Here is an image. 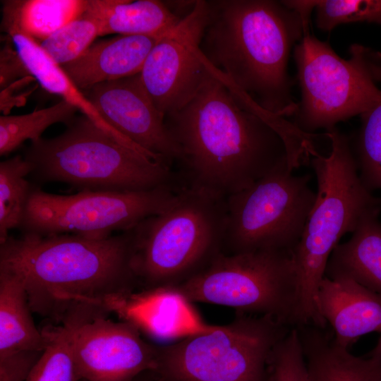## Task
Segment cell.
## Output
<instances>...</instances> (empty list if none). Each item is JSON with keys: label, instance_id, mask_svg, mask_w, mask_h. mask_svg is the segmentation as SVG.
Masks as SVG:
<instances>
[{"label": "cell", "instance_id": "d6986e66", "mask_svg": "<svg viewBox=\"0 0 381 381\" xmlns=\"http://www.w3.org/2000/svg\"><path fill=\"white\" fill-rule=\"evenodd\" d=\"M380 214L365 215L351 238L334 248L327 263L325 277L351 279L381 296Z\"/></svg>", "mask_w": 381, "mask_h": 381}, {"label": "cell", "instance_id": "f1b7e54d", "mask_svg": "<svg viewBox=\"0 0 381 381\" xmlns=\"http://www.w3.org/2000/svg\"><path fill=\"white\" fill-rule=\"evenodd\" d=\"M314 10L316 26L325 32L351 23L381 25V0H314Z\"/></svg>", "mask_w": 381, "mask_h": 381}, {"label": "cell", "instance_id": "ac0fdd59", "mask_svg": "<svg viewBox=\"0 0 381 381\" xmlns=\"http://www.w3.org/2000/svg\"><path fill=\"white\" fill-rule=\"evenodd\" d=\"M310 381H381V360L356 356L326 327H296Z\"/></svg>", "mask_w": 381, "mask_h": 381}, {"label": "cell", "instance_id": "3957f363", "mask_svg": "<svg viewBox=\"0 0 381 381\" xmlns=\"http://www.w3.org/2000/svg\"><path fill=\"white\" fill-rule=\"evenodd\" d=\"M200 43L208 61L267 111L297 108L289 74L291 52L310 19L290 0H210Z\"/></svg>", "mask_w": 381, "mask_h": 381}, {"label": "cell", "instance_id": "f546056e", "mask_svg": "<svg viewBox=\"0 0 381 381\" xmlns=\"http://www.w3.org/2000/svg\"><path fill=\"white\" fill-rule=\"evenodd\" d=\"M267 381H310L296 327L274 348L268 363Z\"/></svg>", "mask_w": 381, "mask_h": 381}, {"label": "cell", "instance_id": "7402d4cb", "mask_svg": "<svg viewBox=\"0 0 381 381\" xmlns=\"http://www.w3.org/2000/svg\"><path fill=\"white\" fill-rule=\"evenodd\" d=\"M32 312L21 282L0 270V357L44 351L47 337L36 327Z\"/></svg>", "mask_w": 381, "mask_h": 381}, {"label": "cell", "instance_id": "484cf974", "mask_svg": "<svg viewBox=\"0 0 381 381\" xmlns=\"http://www.w3.org/2000/svg\"><path fill=\"white\" fill-rule=\"evenodd\" d=\"M74 321L47 327V346L25 381H80L73 359L71 339Z\"/></svg>", "mask_w": 381, "mask_h": 381}, {"label": "cell", "instance_id": "9c48e42d", "mask_svg": "<svg viewBox=\"0 0 381 381\" xmlns=\"http://www.w3.org/2000/svg\"><path fill=\"white\" fill-rule=\"evenodd\" d=\"M291 328L241 313L214 331L158 346L153 373L163 381H267L271 353Z\"/></svg>", "mask_w": 381, "mask_h": 381}, {"label": "cell", "instance_id": "836d02e7", "mask_svg": "<svg viewBox=\"0 0 381 381\" xmlns=\"http://www.w3.org/2000/svg\"><path fill=\"white\" fill-rule=\"evenodd\" d=\"M133 381H163V380L159 379L152 371H147L140 375Z\"/></svg>", "mask_w": 381, "mask_h": 381}, {"label": "cell", "instance_id": "8fae6325", "mask_svg": "<svg viewBox=\"0 0 381 381\" xmlns=\"http://www.w3.org/2000/svg\"><path fill=\"white\" fill-rule=\"evenodd\" d=\"M179 188L165 186L137 192L80 190L71 195L44 191L32 184L20 234H76L102 239L135 227L164 210Z\"/></svg>", "mask_w": 381, "mask_h": 381}, {"label": "cell", "instance_id": "7a4b0ae2", "mask_svg": "<svg viewBox=\"0 0 381 381\" xmlns=\"http://www.w3.org/2000/svg\"><path fill=\"white\" fill-rule=\"evenodd\" d=\"M133 252V228L102 239L20 234L0 244V270L21 282L33 313L61 324L107 316L108 301L139 288Z\"/></svg>", "mask_w": 381, "mask_h": 381}, {"label": "cell", "instance_id": "e575fe53", "mask_svg": "<svg viewBox=\"0 0 381 381\" xmlns=\"http://www.w3.org/2000/svg\"><path fill=\"white\" fill-rule=\"evenodd\" d=\"M366 357L381 360V335L375 346L367 353Z\"/></svg>", "mask_w": 381, "mask_h": 381}, {"label": "cell", "instance_id": "6da1fadb", "mask_svg": "<svg viewBox=\"0 0 381 381\" xmlns=\"http://www.w3.org/2000/svg\"><path fill=\"white\" fill-rule=\"evenodd\" d=\"M210 64L212 75L195 96L164 116L179 150L182 187L226 199L277 169L294 171L310 161L291 121L243 105Z\"/></svg>", "mask_w": 381, "mask_h": 381}, {"label": "cell", "instance_id": "277c9868", "mask_svg": "<svg viewBox=\"0 0 381 381\" xmlns=\"http://www.w3.org/2000/svg\"><path fill=\"white\" fill-rule=\"evenodd\" d=\"M331 150L317 151L310 162L318 190L301 238L293 251L298 281L299 326L327 327L317 308L319 285L327 261L341 238L352 233L367 214L381 212V198L363 184L353 155L350 138L337 127L326 131Z\"/></svg>", "mask_w": 381, "mask_h": 381}, {"label": "cell", "instance_id": "83f0119b", "mask_svg": "<svg viewBox=\"0 0 381 381\" xmlns=\"http://www.w3.org/2000/svg\"><path fill=\"white\" fill-rule=\"evenodd\" d=\"M99 36L97 20L85 10L39 42L45 53L62 66L80 57Z\"/></svg>", "mask_w": 381, "mask_h": 381}, {"label": "cell", "instance_id": "ba28073f", "mask_svg": "<svg viewBox=\"0 0 381 381\" xmlns=\"http://www.w3.org/2000/svg\"><path fill=\"white\" fill-rule=\"evenodd\" d=\"M171 286L193 303L230 307L299 325L298 281L291 252H221L194 275Z\"/></svg>", "mask_w": 381, "mask_h": 381}, {"label": "cell", "instance_id": "d4e9b609", "mask_svg": "<svg viewBox=\"0 0 381 381\" xmlns=\"http://www.w3.org/2000/svg\"><path fill=\"white\" fill-rule=\"evenodd\" d=\"M77 109L61 99L47 108L22 115L0 116V155L5 156L18 149L25 140L41 138L52 124H68L75 118Z\"/></svg>", "mask_w": 381, "mask_h": 381}, {"label": "cell", "instance_id": "52a82bcc", "mask_svg": "<svg viewBox=\"0 0 381 381\" xmlns=\"http://www.w3.org/2000/svg\"><path fill=\"white\" fill-rule=\"evenodd\" d=\"M349 53L340 57L309 31L294 47L301 99L291 122L302 132L329 130L381 99V52L353 44Z\"/></svg>", "mask_w": 381, "mask_h": 381}, {"label": "cell", "instance_id": "5b68a950", "mask_svg": "<svg viewBox=\"0 0 381 381\" xmlns=\"http://www.w3.org/2000/svg\"><path fill=\"white\" fill-rule=\"evenodd\" d=\"M23 157L35 186L52 182L80 190L137 192L181 188L172 168L125 144L87 116L75 117L51 138L30 141Z\"/></svg>", "mask_w": 381, "mask_h": 381}, {"label": "cell", "instance_id": "4316f807", "mask_svg": "<svg viewBox=\"0 0 381 381\" xmlns=\"http://www.w3.org/2000/svg\"><path fill=\"white\" fill-rule=\"evenodd\" d=\"M361 125L350 138L359 177L373 192L381 190V99L361 115Z\"/></svg>", "mask_w": 381, "mask_h": 381}, {"label": "cell", "instance_id": "1f68e13d", "mask_svg": "<svg viewBox=\"0 0 381 381\" xmlns=\"http://www.w3.org/2000/svg\"><path fill=\"white\" fill-rule=\"evenodd\" d=\"M7 38L0 51L1 90L20 78L30 75L12 40L8 36Z\"/></svg>", "mask_w": 381, "mask_h": 381}, {"label": "cell", "instance_id": "e0dca14e", "mask_svg": "<svg viewBox=\"0 0 381 381\" xmlns=\"http://www.w3.org/2000/svg\"><path fill=\"white\" fill-rule=\"evenodd\" d=\"M161 37L119 35L103 40L61 67L81 90L133 76L140 73L147 55Z\"/></svg>", "mask_w": 381, "mask_h": 381}, {"label": "cell", "instance_id": "4dcf8cb0", "mask_svg": "<svg viewBox=\"0 0 381 381\" xmlns=\"http://www.w3.org/2000/svg\"><path fill=\"white\" fill-rule=\"evenodd\" d=\"M43 352L23 351L0 357V381H25Z\"/></svg>", "mask_w": 381, "mask_h": 381}, {"label": "cell", "instance_id": "9a60e30c", "mask_svg": "<svg viewBox=\"0 0 381 381\" xmlns=\"http://www.w3.org/2000/svg\"><path fill=\"white\" fill-rule=\"evenodd\" d=\"M106 309L159 341L174 342L219 327L206 323L193 303L171 286L133 291L109 301Z\"/></svg>", "mask_w": 381, "mask_h": 381}, {"label": "cell", "instance_id": "8992f818", "mask_svg": "<svg viewBox=\"0 0 381 381\" xmlns=\"http://www.w3.org/2000/svg\"><path fill=\"white\" fill-rule=\"evenodd\" d=\"M226 204L182 187L160 213L133 228V269L140 289L179 284L222 250Z\"/></svg>", "mask_w": 381, "mask_h": 381}, {"label": "cell", "instance_id": "44dd1931", "mask_svg": "<svg viewBox=\"0 0 381 381\" xmlns=\"http://www.w3.org/2000/svg\"><path fill=\"white\" fill-rule=\"evenodd\" d=\"M86 11L98 21L99 36L145 35L161 37L183 18L157 0H87Z\"/></svg>", "mask_w": 381, "mask_h": 381}, {"label": "cell", "instance_id": "7c38bea8", "mask_svg": "<svg viewBox=\"0 0 381 381\" xmlns=\"http://www.w3.org/2000/svg\"><path fill=\"white\" fill-rule=\"evenodd\" d=\"M208 16V1L197 0L192 10L157 41L144 62L142 83L164 116L190 101L212 75L200 49Z\"/></svg>", "mask_w": 381, "mask_h": 381}, {"label": "cell", "instance_id": "d6a6232c", "mask_svg": "<svg viewBox=\"0 0 381 381\" xmlns=\"http://www.w3.org/2000/svg\"><path fill=\"white\" fill-rule=\"evenodd\" d=\"M34 77L29 75L20 78L1 90L0 109L3 115H8L11 109L25 105L29 95L36 89L37 85L24 90L30 83L35 82Z\"/></svg>", "mask_w": 381, "mask_h": 381}, {"label": "cell", "instance_id": "603a6c76", "mask_svg": "<svg viewBox=\"0 0 381 381\" xmlns=\"http://www.w3.org/2000/svg\"><path fill=\"white\" fill-rule=\"evenodd\" d=\"M87 0L4 1L1 25H13L38 42L77 18Z\"/></svg>", "mask_w": 381, "mask_h": 381}, {"label": "cell", "instance_id": "30bf717a", "mask_svg": "<svg viewBox=\"0 0 381 381\" xmlns=\"http://www.w3.org/2000/svg\"><path fill=\"white\" fill-rule=\"evenodd\" d=\"M277 169L225 199L222 252L293 251L316 199L310 175Z\"/></svg>", "mask_w": 381, "mask_h": 381}, {"label": "cell", "instance_id": "cb8c5ba5", "mask_svg": "<svg viewBox=\"0 0 381 381\" xmlns=\"http://www.w3.org/2000/svg\"><path fill=\"white\" fill-rule=\"evenodd\" d=\"M30 164L18 155L0 162V244L18 229L32 188Z\"/></svg>", "mask_w": 381, "mask_h": 381}, {"label": "cell", "instance_id": "2e32d148", "mask_svg": "<svg viewBox=\"0 0 381 381\" xmlns=\"http://www.w3.org/2000/svg\"><path fill=\"white\" fill-rule=\"evenodd\" d=\"M317 308L331 326L334 341L344 348L349 349L364 334L381 333V296L351 279L325 276Z\"/></svg>", "mask_w": 381, "mask_h": 381}, {"label": "cell", "instance_id": "5bb4252c", "mask_svg": "<svg viewBox=\"0 0 381 381\" xmlns=\"http://www.w3.org/2000/svg\"><path fill=\"white\" fill-rule=\"evenodd\" d=\"M104 121L151 158L171 167L179 152L140 73L83 90Z\"/></svg>", "mask_w": 381, "mask_h": 381}, {"label": "cell", "instance_id": "ffe728a7", "mask_svg": "<svg viewBox=\"0 0 381 381\" xmlns=\"http://www.w3.org/2000/svg\"><path fill=\"white\" fill-rule=\"evenodd\" d=\"M28 68L30 75L47 92L60 96L101 128L126 145L139 150L114 131L102 117L95 107L31 36L13 25H1Z\"/></svg>", "mask_w": 381, "mask_h": 381}, {"label": "cell", "instance_id": "4fadbf2b", "mask_svg": "<svg viewBox=\"0 0 381 381\" xmlns=\"http://www.w3.org/2000/svg\"><path fill=\"white\" fill-rule=\"evenodd\" d=\"M73 320L71 346L80 381H133L156 369L158 346L133 324L107 316Z\"/></svg>", "mask_w": 381, "mask_h": 381}]
</instances>
